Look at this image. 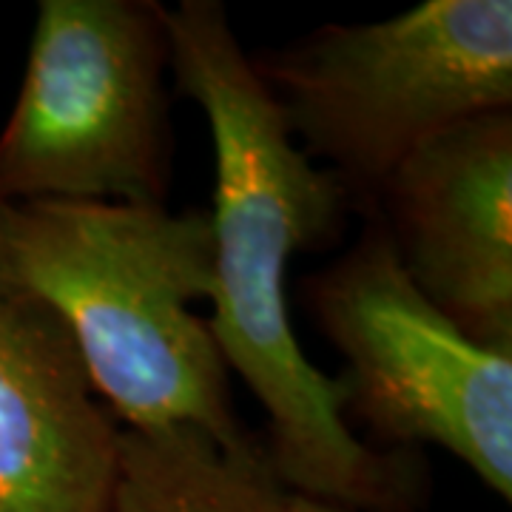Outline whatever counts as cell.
Here are the masks:
<instances>
[{
	"instance_id": "1",
	"label": "cell",
	"mask_w": 512,
	"mask_h": 512,
	"mask_svg": "<svg viewBox=\"0 0 512 512\" xmlns=\"http://www.w3.org/2000/svg\"><path fill=\"white\" fill-rule=\"evenodd\" d=\"M168 72L214 137V313L208 330L268 416L265 461L282 490L353 512H419L430 493L421 450H382L345 421L350 384L313 367L296 342L285 268L345 231L350 200L296 146L217 0L163 12Z\"/></svg>"
},
{
	"instance_id": "2",
	"label": "cell",
	"mask_w": 512,
	"mask_h": 512,
	"mask_svg": "<svg viewBox=\"0 0 512 512\" xmlns=\"http://www.w3.org/2000/svg\"><path fill=\"white\" fill-rule=\"evenodd\" d=\"M0 242L66 322L94 393L134 433L191 427L225 453L256 444L231 404L208 322L214 225L200 208L0 202Z\"/></svg>"
},
{
	"instance_id": "3",
	"label": "cell",
	"mask_w": 512,
	"mask_h": 512,
	"mask_svg": "<svg viewBox=\"0 0 512 512\" xmlns=\"http://www.w3.org/2000/svg\"><path fill=\"white\" fill-rule=\"evenodd\" d=\"M251 66L302 151L370 211L413 148L512 111V3L424 0L379 23L322 26Z\"/></svg>"
},
{
	"instance_id": "4",
	"label": "cell",
	"mask_w": 512,
	"mask_h": 512,
	"mask_svg": "<svg viewBox=\"0 0 512 512\" xmlns=\"http://www.w3.org/2000/svg\"><path fill=\"white\" fill-rule=\"evenodd\" d=\"M163 12L154 0H40L26 74L0 131V202L165 205Z\"/></svg>"
},
{
	"instance_id": "5",
	"label": "cell",
	"mask_w": 512,
	"mask_h": 512,
	"mask_svg": "<svg viewBox=\"0 0 512 512\" xmlns=\"http://www.w3.org/2000/svg\"><path fill=\"white\" fill-rule=\"evenodd\" d=\"M356 245L308 279L313 319L348 359L350 402L382 450L436 444L512 498V353L470 339L404 274L367 214Z\"/></svg>"
},
{
	"instance_id": "6",
	"label": "cell",
	"mask_w": 512,
	"mask_h": 512,
	"mask_svg": "<svg viewBox=\"0 0 512 512\" xmlns=\"http://www.w3.org/2000/svg\"><path fill=\"white\" fill-rule=\"evenodd\" d=\"M367 214L444 316L478 345L512 353V111L413 148Z\"/></svg>"
},
{
	"instance_id": "7",
	"label": "cell",
	"mask_w": 512,
	"mask_h": 512,
	"mask_svg": "<svg viewBox=\"0 0 512 512\" xmlns=\"http://www.w3.org/2000/svg\"><path fill=\"white\" fill-rule=\"evenodd\" d=\"M120 427L0 242V512H109Z\"/></svg>"
},
{
	"instance_id": "8",
	"label": "cell",
	"mask_w": 512,
	"mask_h": 512,
	"mask_svg": "<svg viewBox=\"0 0 512 512\" xmlns=\"http://www.w3.org/2000/svg\"><path fill=\"white\" fill-rule=\"evenodd\" d=\"M282 487L256 441L225 453L191 427H120L109 512H279Z\"/></svg>"
},
{
	"instance_id": "9",
	"label": "cell",
	"mask_w": 512,
	"mask_h": 512,
	"mask_svg": "<svg viewBox=\"0 0 512 512\" xmlns=\"http://www.w3.org/2000/svg\"><path fill=\"white\" fill-rule=\"evenodd\" d=\"M279 512H353L342 510V507H333V504H325V501H316V498H305V495L288 493L282 490V498H279Z\"/></svg>"
}]
</instances>
